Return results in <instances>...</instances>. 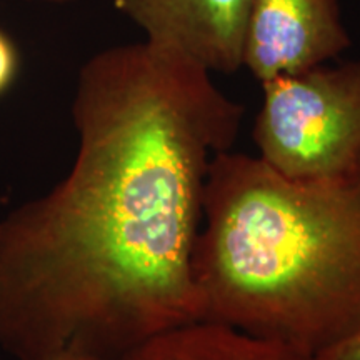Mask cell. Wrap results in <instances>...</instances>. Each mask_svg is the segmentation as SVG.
Returning <instances> with one entry per match:
<instances>
[{
    "mask_svg": "<svg viewBox=\"0 0 360 360\" xmlns=\"http://www.w3.org/2000/svg\"><path fill=\"white\" fill-rule=\"evenodd\" d=\"M210 74L150 40L82 65L69 174L0 219L4 352L122 360L204 321L192 255L207 172L245 112Z\"/></svg>",
    "mask_w": 360,
    "mask_h": 360,
    "instance_id": "6da1fadb",
    "label": "cell"
},
{
    "mask_svg": "<svg viewBox=\"0 0 360 360\" xmlns=\"http://www.w3.org/2000/svg\"><path fill=\"white\" fill-rule=\"evenodd\" d=\"M204 321L314 355L360 326V160L287 177L225 150L207 172L192 255Z\"/></svg>",
    "mask_w": 360,
    "mask_h": 360,
    "instance_id": "7a4b0ae2",
    "label": "cell"
},
{
    "mask_svg": "<svg viewBox=\"0 0 360 360\" xmlns=\"http://www.w3.org/2000/svg\"><path fill=\"white\" fill-rule=\"evenodd\" d=\"M254 137L265 164L287 177H319L360 160V58L260 84Z\"/></svg>",
    "mask_w": 360,
    "mask_h": 360,
    "instance_id": "3957f363",
    "label": "cell"
},
{
    "mask_svg": "<svg viewBox=\"0 0 360 360\" xmlns=\"http://www.w3.org/2000/svg\"><path fill=\"white\" fill-rule=\"evenodd\" d=\"M350 44L339 0H254L242 67L264 84L327 64Z\"/></svg>",
    "mask_w": 360,
    "mask_h": 360,
    "instance_id": "277c9868",
    "label": "cell"
},
{
    "mask_svg": "<svg viewBox=\"0 0 360 360\" xmlns=\"http://www.w3.org/2000/svg\"><path fill=\"white\" fill-rule=\"evenodd\" d=\"M254 0H115L146 40L186 53L209 72L242 69Z\"/></svg>",
    "mask_w": 360,
    "mask_h": 360,
    "instance_id": "5b68a950",
    "label": "cell"
},
{
    "mask_svg": "<svg viewBox=\"0 0 360 360\" xmlns=\"http://www.w3.org/2000/svg\"><path fill=\"white\" fill-rule=\"evenodd\" d=\"M122 360H315L277 340L214 321H195L152 337Z\"/></svg>",
    "mask_w": 360,
    "mask_h": 360,
    "instance_id": "8992f818",
    "label": "cell"
},
{
    "mask_svg": "<svg viewBox=\"0 0 360 360\" xmlns=\"http://www.w3.org/2000/svg\"><path fill=\"white\" fill-rule=\"evenodd\" d=\"M19 72V53L15 45L0 30V96L7 92Z\"/></svg>",
    "mask_w": 360,
    "mask_h": 360,
    "instance_id": "52a82bcc",
    "label": "cell"
},
{
    "mask_svg": "<svg viewBox=\"0 0 360 360\" xmlns=\"http://www.w3.org/2000/svg\"><path fill=\"white\" fill-rule=\"evenodd\" d=\"M315 360H360V326L319 354Z\"/></svg>",
    "mask_w": 360,
    "mask_h": 360,
    "instance_id": "ba28073f",
    "label": "cell"
},
{
    "mask_svg": "<svg viewBox=\"0 0 360 360\" xmlns=\"http://www.w3.org/2000/svg\"><path fill=\"white\" fill-rule=\"evenodd\" d=\"M52 360H97V359L80 357V355H65V357H57V359H52Z\"/></svg>",
    "mask_w": 360,
    "mask_h": 360,
    "instance_id": "9c48e42d",
    "label": "cell"
},
{
    "mask_svg": "<svg viewBox=\"0 0 360 360\" xmlns=\"http://www.w3.org/2000/svg\"><path fill=\"white\" fill-rule=\"evenodd\" d=\"M34 2H49V4H65V2H75V0H34Z\"/></svg>",
    "mask_w": 360,
    "mask_h": 360,
    "instance_id": "30bf717a",
    "label": "cell"
},
{
    "mask_svg": "<svg viewBox=\"0 0 360 360\" xmlns=\"http://www.w3.org/2000/svg\"><path fill=\"white\" fill-rule=\"evenodd\" d=\"M0 352H2V349H0ZM0 360H2V359H0Z\"/></svg>",
    "mask_w": 360,
    "mask_h": 360,
    "instance_id": "8fae6325",
    "label": "cell"
}]
</instances>
